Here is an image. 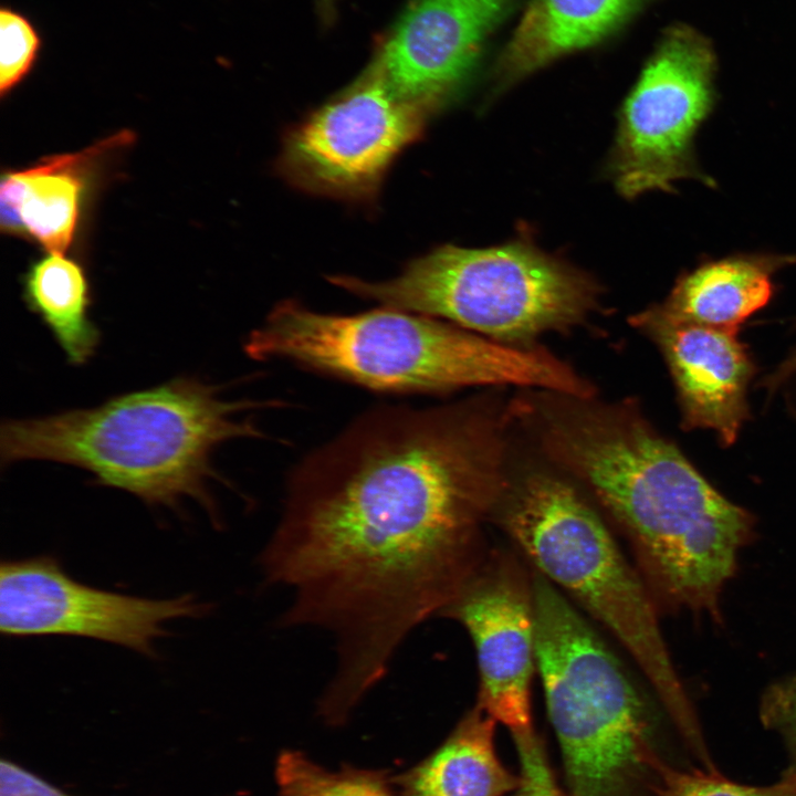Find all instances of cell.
<instances>
[{
    "instance_id": "6da1fadb",
    "label": "cell",
    "mask_w": 796,
    "mask_h": 796,
    "mask_svg": "<svg viewBox=\"0 0 796 796\" xmlns=\"http://www.w3.org/2000/svg\"><path fill=\"white\" fill-rule=\"evenodd\" d=\"M496 460L461 411L386 406L293 470L259 563L287 598L283 627L332 637L338 687L371 690L482 567L507 489Z\"/></svg>"
},
{
    "instance_id": "7a4b0ae2",
    "label": "cell",
    "mask_w": 796,
    "mask_h": 796,
    "mask_svg": "<svg viewBox=\"0 0 796 796\" xmlns=\"http://www.w3.org/2000/svg\"><path fill=\"white\" fill-rule=\"evenodd\" d=\"M543 440L620 527L658 609L720 622L753 515L637 416L585 408L548 415Z\"/></svg>"
},
{
    "instance_id": "3957f363",
    "label": "cell",
    "mask_w": 796,
    "mask_h": 796,
    "mask_svg": "<svg viewBox=\"0 0 796 796\" xmlns=\"http://www.w3.org/2000/svg\"><path fill=\"white\" fill-rule=\"evenodd\" d=\"M219 388L180 377L113 397L86 409L8 419L0 429L2 467L45 460L86 470L98 485L129 492L149 505L198 501L216 519L209 481L213 451L224 441L258 437L248 400L220 398Z\"/></svg>"
},
{
    "instance_id": "277c9868",
    "label": "cell",
    "mask_w": 796,
    "mask_h": 796,
    "mask_svg": "<svg viewBox=\"0 0 796 796\" xmlns=\"http://www.w3.org/2000/svg\"><path fill=\"white\" fill-rule=\"evenodd\" d=\"M244 348L258 360H287L378 391L509 384L576 398L590 394L586 381L545 352L503 345L437 317L385 306L338 315L283 301Z\"/></svg>"
},
{
    "instance_id": "5b68a950",
    "label": "cell",
    "mask_w": 796,
    "mask_h": 796,
    "mask_svg": "<svg viewBox=\"0 0 796 796\" xmlns=\"http://www.w3.org/2000/svg\"><path fill=\"white\" fill-rule=\"evenodd\" d=\"M498 521L531 568L606 628L637 663L691 752L706 741L660 629L659 609L606 524L568 483L533 473L507 486Z\"/></svg>"
},
{
    "instance_id": "8992f818",
    "label": "cell",
    "mask_w": 796,
    "mask_h": 796,
    "mask_svg": "<svg viewBox=\"0 0 796 796\" xmlns=\"http://www.w3.org/2000/svg\"><path fill=\"white\" fill-rule=\"evenodd\" d=\"M533 570L535 654L569 796H650L642 698L568 598Z\"/></svg>"
},
{
    "instance_id": "52a82bcc",
    "label": "cell",
    "mask_w": 796,
    "mask_h": 796,
    "mask_svg": "<svg viewBox=\"0 0 796 796\" xmlns=\"http://www.w3.org/2000/svg\"><path fill=\"white\" fill-rule=\"evenodd\" d=\"M328 280L381 306L514 343L577 323L598 295L590 276L524 239L486 249L441 245L386 281Z\"/></svg>"
},
{
    "instance_id": "ba28073f",
    "label": "cell",
    "mask_w": 796,
    "mask_h": 796,
    "mask_svg": "<svg viewBox=\"0 0 796 796\" xmlns=\"http://www.w3.org/2000/svg\"><path fill=\"white\" fill-rule=\"evenodd\" d=\"M715 74L705 36L683 24L666 30L620 109L608 170L621 196L671 192L684 179L716 186L694 147L716 102Z\"/></svg>"
},
{
    "instance_id": "9c48e42d",
    "label": "cell",
    "mask_w": 796,
    "mask_h": 796,
    "mask_svg": "<svg viewBox=\"0 0 796 796\" xmlns=\"http://www.w3.org/2000/svg\"><path fill=\"white\" fill-rule=\"evenodd\" d=\"M369 66L284 136L279 174L308 193L370 203L395 159L429 121Z\"/></svg>"
},
{
    "instance_id": "30bf717a",
    "label": "cell",
    "mask_w": 796,
    "mask_h": 796,
    "mask_svg": "<svg viewBox=\"0 0 796 796\" xmlns=\"http://www.w3.org/2000/svg\"><path fill=\"white\" fill-rule=\"evenodd\" d=\"M206 611L192 594L150 599L91 587L51 556L1 564L0 629L9 637H86L153 656L167 624Z\"/></svg>"
},
{
    "instance_id": "8fae6325",
    "label": "cell",
    "mask_w": 796,
    "mask_h": 796,
    "mask_svg": "<svg viewBox=\"0 0 796 796\" xmlns=\"http://www.w3.org/2000/svg\"><path fill=\"white\" fill-rule=\"evenodd\" d=\"M470 635L476 656V705L514 740L535 735L532 681L536 668L533 570L491 549L479 572L440 614Z\"/></svg>"
},
{
    "instance_id": "7c38bea8",
    "label": "cell",
    "mask_w": 796,
    "mask_h": 796,
    "mask_svg": "<svg viewBox=\"0 0 796 796\" xmlns=\"http://www.w3.org/2000/svg\"><path fill=\"white\" fill-rule=\"evenodd\" d=\"M512 0H412L370 63L431 117L455 95Z\"/></svg>"
},
{
    "instance_id": "4fadbf2b",
    "label": "cell",
    "mask_w": 796,
    "mask_h": 796,
    "mask_svg": "<svg viewBox=\"0 0 796 796\" xmlns=\"http://www.w3.org/2000/svg\"><path fill=\"white\" fill-rule=\"evenodd\" d=\"M657 343L669 366L687 429L713 430L734 443L748 418L746 392L754 362L737 331L674 321L653 305L633 318Z\"/></svg>"
},
{
    "instance_id": "5bb4252c",
    "label": "cell",
    "mask_w": 796,
    "mask_h": 796,
    "mask_svg": "<svg viewBox=\"0 0 796 796\" xmlns=\"http://www.w3.org/2000/svg\"><path fill=\"white\" fill-rule=\"evenodd\" d=\"M130 140L132 134L119 133L77 153L53 155L4 172L0 185L1 230L33 239L46 252L64 254L74 240L101 159Z\"/></svg>"
},
{
    "instance_id": "9a60e30c",
    "label": "cell",
    "mask_w": 796,
    "mask_h": 796,
    "mask_svg": "<svg viewBox=\"0 0 796 796\" xmlns=\"http://www.w3.org/2000/svg\"><path fill=\"white\" fill-rule=\"evenodd\" d=\"M651 0H533L495 65L506 86L601 41Z\"/></svg>"
},
{
    "instance_id": "2e32d148",
    "label": "cell",
    "mask_w": 796,
    "mask_h": 796,
    "mask_svg": "<svg viewBox=\"0 0 796 796\" xmlns=\"http://www.w3.org/2000/svg\"><path fill=\"white\" fill-rule=\"evenodd\" d=\"M796 263V255L742 253L709 260L677 280L654 306L679 322L737 331L774 295V276Z\"/></svg>"
},
{
    "instance_id": "e0dca14e",
    "label": "cell",
    "mask_w": 796,
    "mask_h": 796,
    "mask_svg": "<svg viewBox=\"0 0 796 796\" xmlns=\"http://www.w3.org/2000/svg\"><path fill=\"white\" fill-rule=\"evenodd\" d=\"M496 721L476 704L448 740L405 779V796H504L517 789L520 775L500 761Z\"/></svg>"
},
{
    "instance_id": "ac0fdd59",
    "label": "cell",
    "mask_w": 796,
    "mask_h": 796,
    "mask_svg": "<svg viewBox=\"0 0 796 796\" xmlns=\"http://www.w3.org/2000/svg\"><path fill=\"white\" fill-rule=\"evenodd\" d=\"M22 285L28 308L48 327L67 362L88 363L102 335L90 316L92 291L83 266L64 254L48 252L29 266Z\"/></svg>"
},
{
    "instance_id": "d6986e66",
    "label": "cell",
    "mask_w": 796,
    "mask_h": 796,
    "mask_svg": "<svg viewBox=\"0 0 796 796\" xmlns=\"http://www.w3.org/2000/svg\"><path fill=\"white\" fill-rule=\"evenodd\" d=\"M652 767L650 796H796V772L789 767L776 782L761 786L732 781L716 768H677L659 755Z\"/></svg>"
},
{
    "instance_id": "ffe728a7",
    "label": "cell",
    "mask_w": 796,
    "mask_h": 796,
    "mask_svg": "<svg viewBox=\"0 0 796 796\" xmlns=\"http://www.w3.org/2000/svg\"><path fill=\"white\" fill-rule=\"evenodd\" d=\"M276 776L281 796H394L371 773H332L296 752L281 755Z\"/></svg>"
},
{
    "instance_id": "44dd1931",
    "label": "cell",
    "mask_w": 796,
    "mask_h": 796,
    "mask_svg": "<svg viewBox=\"0 0 796 796\" xmlns=\"http://www.w3.org/2000/svg\"><path fill=\"white\" fill-rule=\"evenodd\" d=\"M42 39L31 20L11 7L0 9V94L4 98L33 70Z\"/></svg>"
},
{
    "instance_id": "7402d4cb",
    "label": "cell",
    "mask_w": 796,
    "mask_h": 796,
    "mask_svg": "<svg viewBox=\"0 0 796 796\" xmlns=\"http://www.w3.org/2000/svg\"><path fill=\"white\" fill-rule=\"evenodd\" d=\"M758 716L762 725L779 737L789 764H796V672L767 687L761 696Z\"/></svg>"
},
{
    "instance_id": "603a6c76",
    "label": "cell",
    "mask_w": 796,
    "mask_h": 796,
    "mask_svg": "<svg viewBox=\"0 0 796 796\" xmlns=\"http://www.w3.org/2000/svg\"><path fill=\"white\" fill-rule=\"evenodd\" d=\"M521 783L511 796H567L558 787L541 739L535 734L514 740Z\"/></svg>"
},
{
    "instance_id": "cb8c5ba5",
    "label": "cell",
    "mask_w": 796,
    "mask_h": 796,
    "mask_svg": "<svg viewBox=\"0 0 796 796\" xmlns=\"http://www.w3.org/2000/svg\"><path fill=\"white\" fill-rule=\"evenodd\" d=\"M0 796H75L51 784L38 774L12 762L1 760Z\"/></svg>"
},
{
    "instance_id": "d4e9b609",
    "label": "cell",
    "mask_w": 796,
    "mask_h": 796,
    "mask_svg": "<svg viewBox=\"0 0 796 796\" xmlns=\"http://www.w3.org/2000/svg\"><path fill=\"white\" fill-rule=\"evenodd\" d=\"M796 373V348L789 353V355L775 368V370L768 375L763 385L767 389H775L784 380Z\"/></svg>"
},
{
    "instance_id": "484cf974",
    "label": "cell",
    "mask_w": 796,
    "mask_h": 796,
    "mask_svg": "<svg viewBox=\"0 0 796 796\" xmlns=\"http://www.w3.org/2000/svg\"><path fill=\"white\" fill-rule=\"evenodd\" d=\"M337 0H320V8L325 19L329 20L334 13Z\"/></svg>"
},
{
    "instance_id": "4316f807",
    "label": "cell",
    "mask_w": 796,
    "mask_h": 796,
    "mask_svg": "<svg viewBox=\"0 0 796 796\" xmlns=\"http://www.w3.org/2000/svg\"><path fill=\"white\" fill-rule=\"evenodd\" d=\"M787 767H789V768H792V769H794V771L796 772V764H788Z\"/></svg>"
}]
</instances>
